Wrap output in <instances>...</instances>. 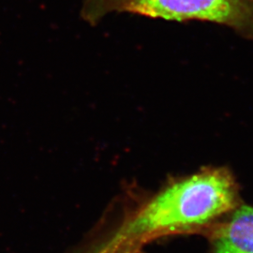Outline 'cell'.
I'll use <instances>...</instances> for the list:
<instances>
[{"instance_id": "1", "label": "cell", "mask_w": 253, "mask_h": 253, "mask_svg": "<svg viewBox=\"0 0 253 253\" xmlns=\"http://www.w3.org/2000/svg\"><path fill=\"white\" fill-rule=\"evenodd\" d=\"M242 204L235 176L225 167L175 178L127 210L108 238L141 249L169 236L200 235Z\"/></svg>"}, {"instance_id": "2", "label": "cell", "mask_w": 253, "mask_h": 253, "mask_svg": "<svg viewBox=\"0 0 253 253\" xmlns=\"http://www.w3.org/2000/svg\"><path fill=\"white\" fill-rule=\"evenodd\" d=\"M112 12L172 21H209L253 40V0H83L82 17L90 24Z\"/></svg>"}, {"instance_id": "3", "label": "cell", "mask_w": 253, "mask_h": 253, "mask_svg": "<svg viewBox=\"0 0 253 253\" xmlns=\"http://www.w3.org/2000/svg\"><path fill=\"white\" fill-rule=\"evenodd\" d=\"M200 235L208 239L210 253H253V207L241 204Z\"/></svg>"}, {"instance_id": "4", "label": "cell", "mask_w": 253, "mask_h": 253, "mask_svg": "<svg viewBox=\"0 0 253 253\" xmlns=\"http://www.w3.org/2000/svg\"><path fill=\"white\" fill-rule=\"evenodd\" d=\"M144 250L133 246L127 244L126 242L106 239L105 242L99 246V248L92 253H142Z\"/></svg>"}]
</instances>
